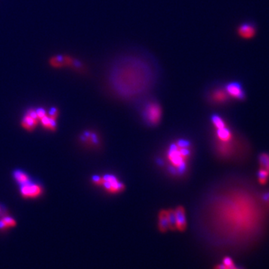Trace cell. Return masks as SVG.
Masks as SVG:
<instances>
[{
  "label": "cell",
  "instance_id": "cell-6",
  "mask_svg": "<svg viewBox=\"0 0 269 269\" xmlns=\"http://www.w3.org/2000/svg\"><path fill=\"white\" fill-rule=\"evenodd\" d=\"M20 194L24 198L34 199L41 197L43 194V186L41 184L32 180L23 185H19Z\"/></svg>",
  "mask_w": 269,
  "mask_h": 269
},
{
  "label": "cell",
  "instance_id": "cell-27",
  "mask_svg": "<svg viewBox=\"0 0 269 269\" xmlns=\"http://www.w3.org/2000/svg\"><path fill=\"white\" fill-rule=\"evenodd\" d=\"M236 269H245L244 268L240 267V266H236Z\"/></svg>",
  "mask_w": 269,
  "mask_h": 269
},
{
  "label": "cell",
  "instance_id": "cell-23",
  "mask_svg": "<svg viewBox=\"0 0 269 269\" xmlns=\"http://www.w3.org/2000/svg\"><path fill=\"white\" fill-rule=\"evenodd\" d=\"M58 110L57 108H54V107H53V108H50V110H49V116H50L51 117H53V118L56 119V117H57L58 116Z\"/></svg>",
  "mask_w": 269,
  "mask_h": 269
},
{
  "label": "cell",
  "instance_id": "cell-15",
  "mask_svg": "<svg viewBox=\"0 0 269 269\" xmlns=\"http://www.w3.org/2000/svg\"><path fill=\"white\" fill-rule=\"evenodd\" d=\"M12 177L19 185H23V184L26 183V182L32 180L31 177L26 172L21 170V169L14 170L13 172Z\"/></svg>",
  "mask_w": 269,
  "mask_h": 269
},
{
  "label": "cell",
  "instance_id": "cell-26",
  "mask_svg": "<svg viewBox=\"0 0 269 269\" xmlns=\"http://www.w3.org/2000/svg\"><path fill=\"white\" fill-rule=\"evenodd\" d=\"M265 200H266V201L269 202V194H266V196H265Z\"/></svg>",
  "mask_w": 269,
  "mask_h": 269
},
{
  "label": "cell",
  "instance_id": "cell-16",
  "mask_svg": "<svg viewBox=\"0 0 269 269\" xmlns=\"http://www.w3.org/2000/svg\"><path fill=\"white\" fill-rule=\"evenodd\" d=\"M40 120H41L43 126L46 129L50 131L56 130V126H57L56 119L53 118V117H51L47 114L45 117H43Z\"/></svg>",
  "mask_w": 269,
  "mask_h": 269
},
{
  "label": "cell",
  "instance_id": "cell-24",
  "mask_svg": "<svg viewBox=\"0 0 269 269\" xmlns=\"http://www.w3.org/2000/svg\"><path fill=\"white\" fill-rule=\"evenodd\" d=\"M6 215V209L3 205L0 204V217Z\"/></svg>",
  "mask_w": 269,
  "mask_h": 269
},
{
  "label": "cell",
  "instance_id": "cell-5",
  "mask_svg": "<svg viewBox=\"0 0 269 269\" xmlns=\"http://www.w3.org/2000/svg\"><path fill=\"white\" fill-rule=\"evenodd\" d=\"M102 188L110 194H118L126 189L125 184L114 174L107 173L102 175Z\"/></svg>",
  "mask_w": 269,
  "mask_h": 269
},
{
  "label": "cell",
  "instance_id": "cell-20",
  "mask_svg": "<svg viewBox=\"0 0 269 269\" xmlns=\"http://www.w3.org/2000/svg\"><path fill=\"white\" fill-rule=\"evenodd\" d=\"M91 181L96 186H102V175H93L91 178Z\"/></svg>",
  "mask_w": 269,
  "mask_h": 269
},
{
  "label": "cell",
  "instance_id": "cell-10",
  "mask_svg": "<svg viewBox=\"0 0 269 269\" xmlns=\"http://www.w3.org/2000/svg\"><path fill=\"white\" fill-rule=\"evenodd\" d=\"M233 132L229 129L227 125L224 127L215 129V135H214V140L219 142H231L233 141Z\"/></svg>",
  "mask_w": 269,
  "mask_h": 269
},
{
  "label": "cell",
  "instance_id": "cell-4",
  "mask_svg": "<svg viewBox=\"0 0 269 269\" xmlns=\"http://www.w3.org/2000/svg\"><path fill=\"white\" fill-rule=\"evenodd\" d=\"M205 97L209 103L213 105L227 104L230 98L224 88V85L218 83H212L209 86L205 92Z\"/></svg>",
  "mask_w": 269,
  "mask_h": 269
},
{
  "label": "cell",
  "instance_id": "cell-2",
  "mask_svg": "<svg viewBox=\"0 0 269 269\" xmlns=\"http://www.w3.org/2000/svg\"><path fill=\"white\" fill-rule=\"evenodd\" d=\"M192 154V145L188 139L180 138L169 144L165 154L168 172L177 178L184 176L188 172Z\"/></svg>",
  "mask_w": 269,
  "mask_h": 269
},
{
  "label": "cell",
  "instance_id": "cell-9",
  "mask_svg": "<svg viewBox=\"0 0 269 269\" xmlns=\"http://www.w3.org/2000/svg\"><path fill=\"white\" fill-rule=\"evenodd\" d=\"M237 33L243 39H251L257 33V28L254 23H244L238 27Z\"/></svg>",
  "mask_w": 269,
  "mask_h": 269
},
{
  "label": "cell",
  "instance_id": "cell-18",
  "mask_svg": "<svg viewBox=\"0 0 269 269\" xmlns=\"http://www.w3.org/2000/svg\"><path fill=\"white\" fill-rule=\"evenodd\" d=\"M260 164L263 167V169L267 171L269 173V155L263 154V155L260 156Z\"/></svg>",
  "mask_w": 269,
  "mask_h": 269
},
{
  "label": "cell",
  "instance_id": "cell-7",
  "mask_svg": "<svg viewBox=\"0 0 269 269\" xmlns=\"http://www.w3.org/2000/svg\"><path fill=\"white\" fill-rule=\"evenodd\" d=\"M224 88L230 97L238 100H244L245 99V91L239 82H230L224 85Z\"/></svg>",
  "mask_w": 269,
  "mask_h": 269
},
{
  "label": "cell",
  "instance_id": "cell-19",
  "mask_svg": "<svg viewBox=\"0 0 269 269\" xmlns=\"http://www.w3.org/2000/svg\"><path fill=\"white\" fill-rule=\"evenodd\" d=\"M269 173L265 169H262L259 172V179H260V182L262 184H265L267 181L268 176H269Z\"/></svg>",
  "mask_w": 269,
  "mask_h": 269
},
{
  "label": "cell",
  "instance_id": "cell-22",
  "mask_svg": "<svg viewBox=\"0 0 269 269\" xmlns=\"http://www.w3.org/2000/svg\"><path fill=\"white\" fill-rule=\"evenodd\" d=\"M222 264H224V266L228 267V266L234 264V262H233V259H232L231 257H225L223 259Z\"/></svg>",
  "mask_w": 269,
  "mask_h": 269
},
{
  "label": "cell",
  "instance_id": "cell-25",
  "mask_svg": "<svg viewBox=\"0 0 269 269\" xmlns=\"http://www.w3.org/2000/svg\"><path fill=\"white\" fill-rule=\"evenodd\" d=\"M214 269H227V266H224V264H219L215 266Z\"/></svg>",
  "mask_w": 269,
  "mask_h": 269
},
{
  "label": "cell",
  "instance_id": "cell-8",
  "mask_svg": "<svg viewBox=\"0 0 269 269\" xmlns=\"http://www.w3.org/2000/svg\"><path fill=\"white\" fill-rule=\"evenodd\" d=\"M38 116H37L35 109L30 108L26 111L24 117L22 119L21 124L26 130L32 131L38 125Z\"/></svg>",
  "mask_w": 269,
  "mask_h": 269
},
{
  "label": "cell",
  "instance_id": "cell-21",
  "mask_svg": "<svg viewBox=\"0 0 269 269\" xmlns=\"http://www.w3.org/2000/svg\"><path fill=\"white\" fill-rule=\"evenodd\" d=\"M35 111H36L38 120H41V118L45 117V116L47 114V112L46 111V110L44 109V108H41V107H40V108H37L36 109H35Z\"/></svg>",
  "mask_w": 269,
  "mask_h": 269
},
{
  "label": "cell",
  "instance_id": "cell-1",
  "mask_svg": "<svg viewBox=\"0 0 269 269\" xmlns=\"http://www.w3.org/2000/svg\"><path fill=\"white\" fill-rule=\"evenodd\" d=\"M160 74L158 64L151 55L129 52L117 56L110 64L107 83L120 100H142L154 90Z\"/></svg>",
  "mask_w": 269,
  "mask_h": 269
},
{
  "label": "cell",
  "instance_id": "cell-14",
  "mask_svg": "<svg viewBox=\"0 0 269 269\" xmlns=\"http://www.w3.org/2000/svg\"><path fill=\"white\" fill-rule=\"evenodd\" d=\"M81 139L83 142L89 143V145H93V146H97L100 143V139L97 134L91 131H86L83 132V136H81Z\"/></svg>",
  "mask_w": 269,
  "mask_h": 269
},
{
  "label": "cell",
  "instance_id": "cell-17",
  "mask_svg": "<svg viewBox=\"0 0 269 269\" xmlns=\"http://www.w3.org/2000/svg\"><path fill=\"white\" fill-rule=\"evenodd\" d=\"M168 210V218H169V230L175 231L177 230L176 216H175V209H169Z\"/></svg>",
  "mask_w": 269,
  "mask_h": 269
},
{
  "label": "cell",
  "instance_id": "cell-11",
  "mask_svg": "<svg viewBox=\"0 0 269 269\" xmlns=\"http://www.w3.org/2000/svg\"><path fill=\"white\" fill-rule=\"evenodd\" d=\"M175 213L176 216L177 230L184 232L186 230L187 219L185 208L182 206H178L175 208Z\"/></svg>",
  "mask_w": 269,
  "mask_h": 269
},
{
  "label": "cell",
  "instance_id": "cell-13",
  "mask_svg": "<svg viewBox=\"0 0 269 269\" xmlns=\"http://www.w3.org/2000/svg\"><path fill=\"white\" fill-rule=\"evenodd\" d=\"M17 225V221L13 217L8 215L0 217V231H5Z\"/></svg>",
  "mask_w": 269,
  "mask_h": 269
},
{
  "label": "cell",
  "instance_id": "cell-12",
  "mask_svg": "<svg viewBox=\"0 0 269 269\" xmlns=\"http://www.w3.org/2000/svg\"><path fill=\"white\" fill-rule=\"evenodd\" d=\"M158 229L161 233H165L169 230V218L167 209H161L158 214Z\"/></svg>",
  "mask_w": 269,
  "mask_h": 269
},
{
  "label": "cell",
  "instance_id": "cell-3",
  "mask_svg": "<svg viewBox=\"0 0 269 269\" xmlns=\"http://www.w3.org/2000/svg\"><path fill=\"white\" fill-rule=\"evenodd\" d=\"M142 115L148 126H158L163 117V108L157 99L150 98L146 99L142 105Z\"/></svg>",
  "mask_w": 269,
  "mask_h": 269
}]
</instances>
